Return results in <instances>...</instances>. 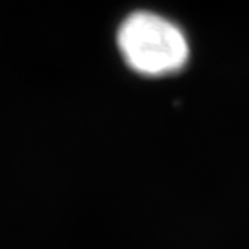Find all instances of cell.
<instances>
[{"label": "cell", "instance_id": "1", "mask_svg": "<svg viewBox=\"0 0 249 249\" xmlns=\"http://www.w3.org/2000/svg\"><path fill=\"white\" fill-rule=\"evenodd\" d=\"M118 45L126 64L149 76L173 73L189 57V45L180 28L151 12L126 18L118 31Z\"/></svg>", "mask_w": 249, "mask_h": 249}]
</instances>
